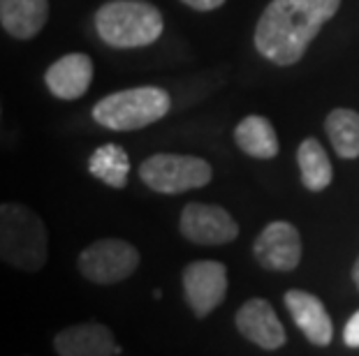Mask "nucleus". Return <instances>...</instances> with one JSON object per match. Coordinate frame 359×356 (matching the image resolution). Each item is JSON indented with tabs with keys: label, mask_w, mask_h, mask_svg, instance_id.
<instances>
[{
	"label": "nucleus",
	"mask_w": 359,
	"mask_h": 356,
	"mask_svg": "<svg viewBox=\"0 0 359 356\" xmlns=\"http://www.w3.org/2000/svg\"><path fill=\"white\" fill-rule=\"evenodd\" d=\"M341 7V0H271L255 28V47L276 65H294Z\"/></svg>",
	"instance_id": "nucleus-1"
},
{
	"label": "nucleus",
	"mask_w": 359,
	"mask_h": 356,
	"mask_svg": "<svg viewBox=\"0 0 359 356\" xmlns=\"http://www.w3.org/2000/svg\"><path fill=\"white\" fill-rule=\"evenodd\" d=\"M47 257L49 236L42 218L24 204H0V259L26 273H37Z\"/></svg>",
	"instance_id": "nucleus-2"
},
{
	"label": "nucleus",
	"mask_w": 359,
	"mask_h": 356,
	"mask_svg": "<svg viewBox=\"0 0 359 356\" xmlns=\"http://www.w3.org/2000/svg\"><path fill=\"white\" fill-rule=\"evenodd\" d=\"M95 28L114 49H140L163 35L165 21L158 7L144 0H111L95 12Z\"/></svg>",
	"instance_id": "nucleus-3"
},
{
	"label": "nucleus",
	"mask_w": 359,
	"mask_h": 356,
	"mask_svg": "<svg viewBox=\"0 0 359 356\" xmlns=\"http://www.w3.org/2000/svg\"><path fill=\"white\" fill-rule=\"evenodd\" d=\"M170 109L172 97L165 88L137 86L102 97L93 107V118L107 130L130 132L165 118Z\"/></svg>",
	"instance_id": "nucleus-4"
},
{
	"label": "nucleus",
	"mask_w": 359,
	"mask_h": 356,
	"mask_svg": "<svg viewBox=\"0 0 359 356\" xmlns=\"http://www.w3.org/2000/svg\"><path fill=\"white\" fill-rule=\"evenodd\" d=\"M211 176V164L195 155L158 153L147 157L140 166V178L160 194H181L204 187Z\"/></svg>",
	"instance_id": "nucleus-5"
},
{
	"label": "nucleus",
	"mask_w": 359,
	"mask_h": 356,
	"mask_svg": "<svg viewBox=\"0 0 359 356\" xmlns=\"http://www.w3.org/2000/svg\"><path fill=\"white\" fill-rule=\"evenodd\" d=\"M140 266V250L123 238H102L79 255L81 276L95 285H116Z\"/></svg>",
	"instance_id": "nucleus-6"
},
{
	"label": "nucleus",
	"mask_w": 359,
	"mask_h": 356,
	"mask_svg": "<svg viewBox=\"0 0 359 356\" xmlns=\"http://www.w3.org/2000/svg\"><path fill=\"white\" fill-rule=\"evenodd\" d=\"M179 229L190 243L197 245H225L239 236V225L225 208L200 201L183 208Z\"/></svg>",
	"instance_id": "nucleus-7"
},
{
	"label": "nucleus",
	"mask_w": 359,
	"mask_h": 356,
	"mask_svg": "<svg viewBox=\"0 0 359 356\" xmlns=\"http://www.w3.org/2000/svg\"><path fill=\"white\" fill-rule=\"evenodd\" d=\"M186 303L197 317H206L225 301L227 269L220 262H193L183 269Z\"/></svg>",
	"instance_id": "nucleus-8"
},
{
	"label": "nucleus",
	"mask_w": 359,
	"mask_h": 356,
	"mask_svg": "<svg viewBox=\"0 0 359 356\" xmlns=\"http://www.w3.org/2000/svg\"><path fill=\"white\" fill-rule=\"evenodd\" d=\"M253 255L259 266L266 271H294L302 262V238L299 232L290 222H271L266 225L255 238Z\"/></svg>",
	"instance_id": "nucleus-9"
},
{
	"label": "nucleus",
	"mask_w": 359,
	"mask_h": 356,
	"mask_svg": "<svg viewBox=\"0 0 359 356\" xmlns=\"http://www.w3.org/2000/svg\"><path fill=\"white\" fill-rule=\"evenodd\" d=\"M236 329L246 340L262 350H278L285 345V329L273 313L271 303L264 299H253L236 310Z\"/></svg>",
	"instance_id": "nucleus-10"
},
{
	"label": "nucleus",
	"mask_w": 359,
	"mask_h": 356,
	"mask_svg": "<svg viewBox=\"0 0 359 356\" xmlns=\"http://www.w3.org/2000/svg\"><path fill=\"white\" fill-rule=\"evenodd\" d=\"M53 350L60 356H116L121 354L118 343L104 324L83 322L67 327L53 338Z\"/></svg>",
	"instance_id": "nucleus-11"
},
{
	"label": "nucleus",
	"mask_w": 359,
	"mask_h": 356,
	"mask_svg": "<svg viewBox=\"0 0 359 356\" xmlns=\"http://www.w3.org/2000/svg\"><path fill=\"white\" fill-rule=\"evenodd\" d=\"M285 306L290 310V315H292L297 329H299L313 345L327 347L332 343V338H334L332 317L318 297H313V294L302 292V290H290L285 294Z\"/></svg>",
	"instance_id": "nucleus-12"
},
{
	"label": "nucleus",
	"mask_w": 359,
	"mask_h": 356,
	"mask_svg": "<svg viewBox=\"0 0 359 356\" xmlns=\"http://www.w3.org/2000/svg\"><path fill=\"white\" fill-rule=\"evenodd\" d=\"M93 81V60L86 54H67L49 65L44 83L60 100H79Z\"/></svg>",
	"instance_id": "nucleus-13"
},
{
	"label": "nucleus",
	"mask_w": 359,
	"mask_h": 356,
	"mask_svg": "<svg viewBox=\"0 0 359 356\" xmlns=\"http://www.w3.org/2000/svg\"><path fill=\"white\" fill-rule=\"evenodd\" d=\"M49 19L47 0H0V26L14 40H33Z\"/></svg>",
	"instance_id": "nucleus-14"
},
{
	"label": "nucleus",
	"mask_w": 359,
	"mask_h": 356,
	"mask_svg": "<svg viewBox=\"0 0 359 356\" xmlns=\"http://www.w3.org/2000/svg\"><path fill=\"white\" fill-rule=\"evenodd\" d=\"M234 141L243 153L257 160H271L278 155V137L273 125L262 116H248L243 118L234 130Z\"/></svg>",
	"instance_id": "nucleus-15"
},
{
	"label": "nucleus",
	"mask_w": 359,
	"mask_h": 356,
	"mask_svg": "<svg viewBox=\"0 0 359 356\" xmlns=\"http://www.w3.org/2000/svg\"><path fill=\"white\" fill-rule=\"evenodd\" d=\"M297 162L302 169V180L311 192H323L330 187L334 178V169L330 155L318 139H304L299 150H297Z\"/></svg>",
	"instance_id": "nucleus-16"
},
{
	"label": "nucleus",
	"mask_w": 359,
	"mask_h": 356,
	"mask_svg": "<svg viewBox=\"0 0 359 356\" xmlns=\"http://www.w3.org/2000/svg\"><path fill=\"white\" fill-rule=\"evenodd\" d=\"M88 171L90 176L102 180L109 187H121L128 185V173H130V157L118 143H104L97 150H93L88 160Z\"/></svg>",
	"instance_id": "nucleus-17"
},
{
	"label": "nucleus",
	"mask_w": 359,
	"mask_h": 356,
	"mask_svg": "<svg viewBox=\"0 0 359 356\" xmlns=\"http://www.w3.org/2000/svg\"><path fill=\"white\" fill-rule=\"evenodd\" d=\"M334 150L346 160L359 157V113L353 109H334L325 120Z\"/></svg>",
	"instance_id": "nucleus-18"
},
{
	"label": "nucleus",
	"mask_w": 359,
	"mask_h": 356,
	"mask_svg": "<svg viewBox=\"0 0 359 356\" xmlns=\"http://www.w3.org/2000/svg\"><path fill=\"white\" fill-rule=\"evenodd\" d=\"M343 340H346L348 347H359V310L348 320L346 331H343Z\"/></svg>",
	"instance_id": "nucleus-19"
},
{
	"label": "nucleus",
	"mask_w": 359,
	"mask_h": 356,
	"mask_svg": "<svg viewBox=\"0 0 359 356\" xmlns=\"http://www.w3.org/2000/svg\"><path fill=\"white\" fill-rule=\"evenodd\" d=\"M181 3L193 7V10H197V12H211V10H218L225 0H181Z\"/></svg>",
	"instance_id": "nucleus-20"
},
{
	"label": "nucleus",
	"mask_w": 359,
	"mask_h": 356,
	"mask_svg": "<svg viewBox=\"0 0 359 356\" xmlns=\"http://www.w3.org/2000/svg\"><path fill=\"white\" fill-rule=\"evenodd\" d=\"M353 280H355V285L359 287V257H357V262H355V266H353Z\"/></svg>",
	"instance_id": "nucleus-21"
}]
</instances>
